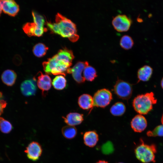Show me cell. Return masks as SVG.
<instances>
[{
	"label": "cell",
	"mask_w": 163,
	"mask_h": 163,
	"mask_svg": "<svg viewBox=\"0 0 163 163\" xmlns=\"http://www.w3.org/2000/svg\"><path fill=\"white\" fill-rule=\"evenodd\" d=\"M118 163H124L122 162H118Z\"/></svg>",
	"instance_id": "36"
},
{
	"label": "cell",
	"mask_w": 163,
	"mask_h": 163,
	"mask_svg": "<svg viewBox=\"0 0 163 163\" xmlns=\"http://www.w3.org/2000/svg\"><path fill=\"white\" fill-rule=\"evenodd\" d=\"M96 163H109L107 161L105 160H101L98 161Z\"/></svg>",
	"instance_id": "31"
},
{
	"label": "cell",
	"mask_w": 163,
	"mask_h": 163,
	"mask_svg": "<svg viewBox=\"0 0 163 163\" xmlns=\"http://www.w3.org/2000/svg\"><path fill=\"white\" fill-rule=\"evenodd\" d=\"M156 151L155 145L145 144L141 139L135 149V153L137 158L142 163H149L155 162Z\"/></svg>",
	"instance_id": "4"
},
{
	"label": "cell",
	"mask_w": 163,
	"mask_h": 163,
	"mask_svg": "<svg viewBox=\"0 0 163 163\" xmlns=\"http://www.w3.org/2000/svg\"><path fill=\"white\" fill-rule=\"evenodd\" d=\"M113 147L112 143L107 142L102 145V151L105 154H107L112 153L113 151Z\"/></svg>",
	"instance_id": "29"
},
{
	"label": "cell",
	"mask_w": 163,
	"mask_h": 163,
	"mask_svg": "<svg viewBox=\"0 0 163 163\" xmlns=\"http://www.w3.org/2000/svg\"><path fill=\"white\" fill-rule=\"evenodd\" d=\"M2 11L12 17L16 15L19 11V7L16 2L13 0H0Z\"/></svg>",
	"instance_id": "11"
},
{
	"label": "cell",
	"mask_w": 163,
	"mask_h": 163,
	"mask_svg": "<svg viewBox=\"0 0 163 163\" xmlns=\"http://www.w3.org/2000/svg\"><path fill=\"white\" fill-rule=\"evenodd\" d=\"M52 84L55 89L59 90H62L66 87L67 81L64 76L58 75L53 79Z\"/></svg>",
	"instance_id": "20"
},
{
	"label": "cell",
	"mask_w": 163,
	"mask_h": 163,
	"mask_svg": "<svg viewBox=\"0 0 163 163\" xmlns=\"http://www.w3.org/2000/svg\"><path fill=\"white\" fill-rule=\"evenodd\" d=\"M62 133L65 138L70 139L76 136L77 134V130L74 126L68 125L62 128Z\"/></svg>",
	"instance_id": "22"
},
{
	"label": "cell",
	"mask_w": 163,
	"mask_h": 163,
	"mask_svg": "<svg viewBox=\"0 0 163 163\" xmlns=\"http://www.w3.org/2000/svg\"><path fill=\"white\" fill-rule=\"evenodd\" d=\"M83 139L84 142L86 145L89 147H93L98 142V135L95 131H88L84 133Z\"/></svg>",
	"instance_id": "16"
},
{
	"label": "cell",
	"mask_w": 163,
	"mask_h": 163,
	"mask_svg": "<svg viewBox=\"0 0 163 163\" xmlns=\"http://www.w3.org/2000/svg\"><path fill=\"white\" fill-rule=\"evenodd\" d=\"M157 102L154 93L150 92L137 95L133 100V106L137 113L145 115L152 109L153 105Z\"/></svg>",
	"instance_id": "3"
},
{
	"label": "cell",
	"mask_w": 163,
	"mask_h": 163,
	"mask_svg": "<svg viewBox=\"0 0 163 163\" xmlns=\"http://www.w3.org/2000/svg\"><path fill=\"white\" fill-rule=\"evenodd\" d=\"M161 122L162 124L163 125V113L161 118Z\"/></svg>",
	"instance_id": "34"
},
{
	"label": "cell",
	"mask_w": 163,
	"mask_h": 163,
	"mask_svg": "<svg viewBox=\"0 0 163 163\" xmlns=\"http://www.w3.org/2000/svg\"><path fill=\"white\" fill-rule=\"evenodd\" d=\"M2 8L1 4V2H0V17L1 16V13H2Z\"/></svg>",
	"instance_id": "32"
},
{
	"label": "cell",
	"mask_w": 163,
	"mask_h": 163,
	"mask_svg": "<svg viewBox=\"0 0 163 163\" xmlns=\"http://www.w3.org/2000/svg\"><path fill=\"white\" fill-rule=\"evenodd\" d=\"M113 90L119 98L125 100H128L131 97L133 92L131 85L120 79H118L116 82Z\"/></svg>",
	"instance_id": "5"
},
{
	"label": "cell",
	"mask_w": 163,
	"mask_h": 163,
	"mask_svg": "<svg viewBox=\"0 0 163 163\" xmlns=\"http://www.w3.org/2000/svg\"><path fill=\"white\" fill-rule=\"evenodd\" d=\"M17 78L16 72L13 70L7 69L4 71L1 75L3 82L8 86H11L15 83Z\"/></svg>",
	"instance_id": "17"
},
{
	"label": "cell",
	"mask_w": 163,
	"mask_h": 163,
	"mask_svg": "<svg viewBox=\"0 0 163 163\" xmlns=\"http://www.w3.org/2000/svg\"><path fill=\"white\" fill-rule=\"evenodd\" d=\"M42 151V146L39 143L33 141L28 144L24 152L28 159L36 161L39 159Z\"/></svg>",
	"instance_id": "9"
},
{
	"label": "cell",
	"mask_w": 163,
	"mask_h": 163,
	"mask_svg": "<svg viewBox=\"0 0 163 163\" xmlns=\"http://www.w3.org/2000/svg\"><path fill=\"white\" fill-rule=\"evenodd\" d=\"M161 85L162 88L163 89V78L161 81Z\"/></svg>",
	"instance_id": "33"
},
{
	"label": "cell",
	"mask_w": 163,
	"mask_h": 163,
	"mask_svg": "<svg viewBox=\"0 0 163 163\" xmlns=\"http://www.w3.org/2000/svg\"><path fill=\"white\" fill-rule=\"evenodd\" d=\"M133 44L134 42L133 39L128 35H123L120 40V45L123 48L126 50L131 49Z\"/></svg>",
	"instance_id": "25"
},
{
	"label": "cell",
	"mask_w": 163,
	"mask_h": 163,
	"mask_svg": "<svg viewBox=\"0 0 163 163\" xmlns=\"http://www.w3.org/2000/svg\"><path fill=\"white\" fill-rule=\"evenodd\" d=\"M89 65L87 61H79L69 70L68 73L71 74L74 79L79 84L83 83L85 79L82 75L85 67Z\"/></svg>",
	"instance_id": "8"
},
{
	"label": "cell",
	"mask_w": 163,
	"mask_h": 163,
	"mask_svg": "<svg viewBox=\"0 0 163 163\" xmlns=\"http://www.w3.org/2000/svg\"><path fill=\"white\" fill-rule=\"evenodd\" d=\"M153 72L152 67L148 65H145L138 70L137 76L139 81L146 82L151 78Z\"/></svg>",
	"instance_id": "19"
},
{
	"label": "cell",
	"mask_w": 163,
	"mask_h": 163,
	"mask_svg": "<svg viewBox=\"0 0 163 163\" xmlns=\"http://www.w3.org/2000/svg\"><path fill=\"white\" fill-rule=\"evenodd\" d=\"M7 105L6 101L0 98V116L3 113L4 109L6 107Z\"/></svg>",
	"instance_id": "30"
},
{
	"label": "cell",
	"mask_w": 163,
	"mask_h": 163,
	"mask_svg": "<svg viewBox=\"0 0 163 163\" xmlns=\"http://www.w3.org/2000/svg\"><path fill=\"white\" fill-rule=\"evenodd\" d=\"M13 128L11 123L4 118L0 117V130L4 133H8Z\"/></svg>",
	"instance_id": "26"
},
{
	"label": "cell",
	"mask_w": 163,
	"mask_h": 163,
	"mask_svg": "<svg viewBox=\"0 0 163 163\" xmlns=\"http://www.w3.org/2000/svg\"><path fill=\"white\" fill-rule=\"evenodd\" d=\"M93 98L94 106L104 108L110 104L112 97L109 90L104 88L98 90Z\"/></svg>",
	"instance_id": "6"
},
{
	"label": "cell",
	"mask_w": 163,
	"mask_h": 163,
	"mask_svg": "<svg viewBox=\"0 0 163 163\" xmlns=\"http://www.w3.org/2000/svg\"><path fill=\"white\" fill-rule=\"evenodd\" d=\"M125 105L122 102H117L112 106L110 108V113L113 116H119L123 115L126 111Z\"/></svg>",
	"instance_id": "21"
},
{
	"label": "cell",
	"mask_w": 163,
	"mask_h": 163,
	"mask_svg": "<svg viewBox=\"0 0 163 163\" xmlns=\"http://www.w3.org/2000/svg\"><path fill=\"white\" fill-rule=\"evenodd\" d=\"M46 24L53 33L67 38L72 42H75L79 38L75 24L59 13L56 16L55 23L47 22Z\"/></svg>",
	"instance_id": "2"
},
{
	"label": "cell",
	"mask_w": 163,
	"mask_h": 163,
	"mask_svg": "<svg viewBox=\"0 0 163 163\" xmlns=\"http://www.w3.org/2000/svg\"><path fill=\"white\" fill-rule=\"evenodd\" d=\"M36 79H28L24 81L20 86L21 92L26 96H30L35 95L36 92Z\"/></svg>",
	"instance_id": "12"
},
{
	"label": "cell",
	"mask_w": 163,
	"mask_h": 163,
	"mask_svg": "<svg viewBox=\"0 0 163 163\" xmlns=\"http://www.w3.org/2000/svg\"><path fill=\"white\" fill-rule=\"evenodd\" d=\"M132 23V21L126 15L119 14L114 17L112 23L114 28L119 32L127 31Z\"/></svg>",
	"instance_id": "7"
},
{
	"label": "cell",
	"mask_w": 163,
	"mask_h": 163,
	"mask_svg": "<svg viewBox=\"0 0 163 163\" xmlns=\"http://www.w3.org/2000/svg\"><path fill=\"white\" fill-rule=\"evenodd\" d=\"M147 135L150 137L163 136V125L157 126L152 130L148 131Z\"/></svg>",
	"instance_id": "27"
},
{
	"label": "cell",
	"mask_w": 163,
	"mask_h": 163,
	"mask_svg": "<svg viewBox=\"0 0 163 163\" xmlns=\"http://www.w3.org/2000/svg\"><path fill=\"white\" fill-rule=\"evenodd\" d=\"M83 75L85 80L89 81H92L97 76L95 69L89 65L84 69Z\"/></svg>",
	"instance_id": "23"
},
{
	"label": "cell",
	"mask_w": 163,
	"mask_h": 163,
	"mask_svg": "<svg viewBox=\"0 0 163 163\" xmlns=\"http://www.w3.org/2000/svg\"><path fill=\"white\" fill-rule=\"evenodd\" d=\"M130 124L134 132L140 133L146 127L147 121L145 117L143 115L138 114L132 119Z\"/></svg>",
	"instance_id": "14"
},
{
	"label": "cell",
	"mask_w": 163,
	"mask_h": 163,
	"mask_svg": "<svg viewBox=\"0 0 163 163\" xmlns=\"http://www.w3.org/2000/svg\"><path fill=\"white\" fill-rule=\"evenodd\" d=\"M34 22L41 27H44L45 21L44 18L41 15L34 11H32Z\"/></svg>",
	"instance_id": "28"
},
{
	"label": "cell",
	"mask_w": 163,
	"mask_h": 163,
	"mask_svg": "<svg viewBox=\"0 0 163 163\" xmlns=\"http://www.w3.org/2000/svg\"><path fill=\"white\" fill-rule=\"evenodd\" d=\"M23 29L29 37H40L47 31L46 28L41 27L34 22L26 23L23 25Z\"/></svg>",
	"instance_id": "10"
},
{
	"label": "cell",
	"mask_w": 163,
	"mask_h": 163,
	"mask_svg": "<svg viewBox=\"0 0 163 163\" xmlns=\"http://www.w3.org/2000/svg\"><path fill=\"white\" fill-rule=\"evenodd\" d=\"M48 48L44 44L41 43L36 44L33 47V52L37 57H41L44 56Z\"/></svg>",
	"instance_id": "24"
},
{
	"label": "cell",
	"mask_w": 163,
	"mask_h": 163,
	"mask_svg": "<svg viewBox=\"0 0 163 163\" xmlns=\"http://www.w3.org/2000/svg\"><path fill=\"white\" fill-rule=\"evenodd\" d=\"M62 117L66 123L72 126L80 124L84 120L83 115L76 112L70 113Z\"/></svg>",
	"instance_id": "15"
},
{
	"label": "cell",
	"mask_w": 163,
	"mask_h": 163,
	"mask_svg": "<svg viewBox=\"0 0 163 163\" xmlns=\"http://www.w3.org/2000/svg\"><path fill=\"white\" fill-rule=\"evenodd\" d=\"M78 103L80 108L84 110H88L94 106L93 98L87 94L80 96L78 98Z\"/></svg>",
	"instance_id": "18"
},
{
	"label": "cell",
	"mask_w": 163,
	"mask_h": 163,
	"mask_svg": "<svg viewBox=\"0 0 163 163\" xmlns=\"http://www.w3.org/2000/svg\"><path fill=\"white\" fill-rule=\"evenodd\" d=\"M38 75L37 86L43 95L44 92L48 91L50 89L52 85L51 79L48 74H43L41 72H39Z\"/></svg>",
	"instance_id": "13"
},
{
	"label": "cell",
	"mask_w": 163,
	"mask_h": 163,
	"mask_svg": "<svg viewBox=\"0 0 163 163\" xmlns=\"http://www.w3.org/2000/svg\"><path fill=\"white\" fill-rule=\"evenodd\" d=\"M74 58L72 50L66 48L61 49L42 63L43 70L47 74L66 76L68 73Z\"/></svg>",
	"instance_id": "1"
},
{
	"label": "cell",
	"mask_w": 163,
	"mask_h": 163,
	"mask_svg": "<svg viewBox=\"0 0 163 163\" xmlns=\"http://www.w3.org/2000/svg\"><path fill=\"white\" fill-rule=\"evenodd\" d=\"M2 96V93L0 91V98H1Z\"/></svg>",
	"instance_id": "35"
}]
</instances>
